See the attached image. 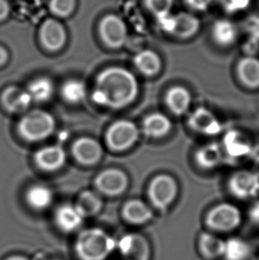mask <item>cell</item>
Here are the masks:
<instances>
[{
	"mask_svg": "<svg viewBox=\"0 0 259 260\" xmlns=\"http://www.w3.org/2000/svg\"><path fill=\"white\" fill-rule=\"evenodd\" d=\"M36 162L43 170L54 171L63 166L66 154L58 146H51L40 149L35 155Z\"/></svg>",
	"mask_w": 259,
	"mask_h": 260,
	"instance_id": "obj_12",
	"label": "cell"
},
{
	"mask_svg": "<svg viewBox=\"0 0 259 260\" xmlns=\"http://www.w3.org/2000/svg\"><path fill=\"white\" fill-rule=\"evenodd\" d=\"M242 220L241 211L230 204H221L212 209L207 216V224L210 229L228 232L236 229Z\"/></svg>",
	"mask_w": 259,
	"mask_h": 260,
	"instance_id": "obj_4",
	"label": "cell"
},
{
	"mask_svg": "<svg viewBox=\"0 0 259 260\" xmlns=\"http://www.w3.org/2000/svg\"><path fill=\"white\" fill-rule=\"evenodd\" d=\"M248 29L253 38L259 39V17H253L249 20Z\"/></svg>",
	"mask_w": 259,
	"mask_h": 260,
	"instance_id": "obj_35",
	"label": "cell"
},
{
	"mask_svg": "<svg viewBox=\"0 0 259 260\" xmlns=\"http://www.w3.org/2000/svg\"><path fill=\"white\" fill-rule=\"evenodd\" d=\"M52 200L53 193L51 190L42 185L31 186L27 192V201L28 204L37 210H42L49 206Z\"/></svg>",
	"mask_w": 259,
	"mask_h": 260,
	"instance_id": "obj_25",
	"label": "cell"
},
{
	"mask_svg": "<svg viewBox=\"0 0 259 260\" xmlns=\"http://www.w3.org/2000/svg\"><path fill=\"white\" fill-rule=\"evenodd\" d=\"M238 74L241 81L250 88L259 86V60L253 57L242 59L238 65Z\"/></svg>",
	"mask_w": 259,
	"mask_h": 260,
	"instance_id": "obj_20",
	"label": "cell"
},
{
	"mask_svg": "<svg viewBox=\"0 0 259 260\" xmlns=\"http://www.w3.org/2000/svg\"><path fill=\"white\" fill-rule=\"evenodd\" d=\"M2 102L11 112H21L30 105L32 99L28 91L12 86L4 91Z\"/></svg>",
	"mask_w": 259,
	"mask_h": 260,
	"instance_id": "obj_16",
	"label": "cell"
},
{
	"mask_svg": "<svg viewBox=\"0 0 259 260\" xmlns=\"http://www.w3.org/2000/svg\"><path fill=\"white\" fill-rule=\"evenodd\" d=\"M100 30L106 44L114 48L123 46L126 40V26L116 15H109L104 18L100 26Z\"/></svg>",
	"mask_w": 259,
	"mask_h": 260,
	"instance_id": "obj_7",
	"label": "cell"
},
{
	"mask_svg": "<svg viewBox=\"0 0 259 260\" xmlns=\"http://www.w3.org/2000/svg\"><path fill=\"white\" fill-rule=\"evenodd\" d=\"M75 6V0H52L51 10L59 16H67L71 13Z\"/></svg>",
	"mask_w": 259,
	"mask_h": 260,
	"instance_id": "obj_32",
	"label": "cell"
},
{
	"mask_svg": "<svg viewBox=\"0 0 259 260\" xmlns=\"http://www.w3.org/2000/svg\"><path fill=\"white\" fill-rule=\"evenodd\" d=\"M40 38L47 49L56 51L63 46L66 34L63 27L58 21L48 20L42 25Z\"/></svg>",
	"mask_w": 259,
	"mask_h": 260,
	"instance_id": "obj_11",
	"label": "cell"
},
{
	"mask_svg": "<svg viewBox=\"0 0 259 260\" xmlns=\"http://www.w3.org/2000/svg\"><path fill=\"white\" fill-rule=\"evenodd\" d=\"M139 138V130L136 125L126 120H121L114 123L107 134V141L109 147L122 151L132 147Z\"/></svg>",
	"mask_w": 259,
	"mask_h": 260,
	"instance_id": "obj_5",
	"label": "cell"
},
{
	"mask_svg": "<svg viewBox=\"0 0 259 260\" xmlns=\"http://www.w3.org/2000/svg\"><path fill=\"white\" fill-rule=\"evenodd\" d=\"M219 3L223 6L224 10L231 13V14H236L239 12L246 10L249 8L252 0H217Z\"/></svg>",
	"mask_w": 259,
	"mask_h": 260,
	"instance_id": "obj_33",
	"label": "cell"
},
{
	"mask_svg": "<svg viewBox=\"0 0 259 260\" xmlns=\"http://www.w3.org/2000/svg\"><path fill=\"white\" fill-rule=\"evenodd\" d=\"M138 92V81L130 71L123 68H109L99 75L92 100L99 105L121 109L132 103Z\"/></svg>",
	"mask_w": 259,
	"mask_h": 260,
	"instance_id": "obj_1",
	"label": "cell"
},
{
	"mask_svg": "<svg viewBox=\"0 0 259 260\" xmlns=\"http://www.w3.org/2000/svg\"><path fill=\"white\" fill-rule=\"evenodd\" d=\"M174 0H146L147 8L158 17L170 14L173 7Z\"/></svg>",
	"mask_w": 259,
	"mask_h": 260,
	"instance_id": "obj_31",
	"label": "cell"
},
{
	"mask_svg": "<svg viewBox=\"0 0 259 260\" xmlns=\"http://www.w3.org/2000/svg\"><path fill=\"white\" fill-rule=\"evenodd\" d=\"M27 91L30 95L32 102H47L53 93V83L48 78H38L28 85Z\"/></svg>",
	"mask_w": 259,
	"mask_h": 260,
	"instance_id": "obj_26",
	"label": "cell"
},
{
	"mask_svg": "<svg viewBox=\"0 0 259 260\" xmlns=\"http://www.w3.org/2000/svg\"><path fill=\"white\" fill-rule=\"evenodd\" d=\"M74 155L84 165H92L102 155V148L97 141L89 138L80 139L74 144Z\"/></svg>",
	"mask_w": 259,
	"mask_h": 260,
	"instance_id": "obj_13",
	"label": "cell"
},
{
	"mask_svg": "<svg viewBox=\"0 0 259 260\" xmlns=\"http://www.w3.org/2000/svg\"><path fill=\"white\" fill-rule=\"evenodd\" d=\"M189 125L193 130L207 134H217L220 131V125L212 113L208 109H198L191 115Z\"/></svg>",
	"mask_w": 259,
	"mask_h": 260,
	"instance_id": "obj_14",
	"label": "cell"
},
{
	"mask_svg": "<svg viewBox=\"0 0 259 260\" xmlns=\"http://www.w3.org/2000/svg\"><path fill=\"white\" fill-rule=\"evenodd\" d=\"M123 216L126 220L133 224H144L150 220L153 213L143 202L133 200L125 204L123 208Z\"/></svg>",
	"mask_w": 259,
	"mask_h": 260,
	"instance_id": "obj_22",
	"label": "cell"
},
{
	"mask_svg": "<svg viewBox=\"0 0 259 260\" xmlns=\"http://www.w3.org/2000/svg\"><path fill=\"white\" fill-rule=\"evenodd\" d=\"M249 247L242 240L231 239L225 243L224 254L228 260H244L249 255Z\"/></svg>",
	"mask_w": 259,
	"mask_h": 260,
	"instance_id": "obj_30",
	"label": "cell"
},
{
	"mask_svg": "<svg viewBox=\"0 0 259 260\" xmlns=\"http://www.w3.org/2000/svg\"><path fill=\"white\" fill-rule=\"evenodd\" d=\"M84 215L77 206L66 204L58 209L56 222L60 229L65 232H71L80 226Z\"/></svg>",
	"mask_w": 259,
	"mask_h": 260,
	"instance_id": "obj_15",
	"label": "cell"
},
{
	"mask_svg": "<svg viewBox=\"0 0 259 260\" xmlns=\"http://www.w3.org/2000/svg\"><path fill=\"white\" fill-rule=\"evenodd\" d=\"M200 249L208 258H216L224 255L225 243L210 234H203L200 237Z\"/></svg>",
	"mask_w": 259,
	"mask_h": 260,
	"instance_id": "obj_24",
	"label": "cell"
},
{
	"mask_svg": "<svg viewBox=\"0 0 259 260\" xmlns=\"http://www.w3.org/2000/svg\"><path fill=\"white\" fill-rule=\"evenodd\" d=\"M120 250L126 260H148L150 255L147 239L140 235H129L120 242Z\"/></svg>",
	"mask_w": 259,
	"mask_h": 260,
	"instance_id": "obj_9",
	"label": "cell"
},
{
	"mask_svg": "<svg viewBox=\"0 0 259 260\" xmlns=\"http://www.w3.org/2000/svg\"><path fill=\"white\" fill-rule=\"evenodd\" d=\"M177 191V183L172 177L160 175L152 180L148 196L155 207L165 210L175 199Z\"/></svg>",
	"mask_w": 259,
	"mask_h": 260,
	"instance_id": "obj_6",
	"label": "cell"
},
{
	"mask_svg": "<svg viewBox=\"0 0 259 260\" xmlns=\"http://www.w3.org/2000/svg\"><path fill=\"white\" fill-rule=\"evenodd\" d=\"M99 189L109 196L123 193L127 186V177L119 170H108L101 173L96 179Z\"/></svg>",
	"mask_w": 259,
	"mask_h": 260,
	"instance_id": "obj_10",
	"label": "cell"
},
{
	"mask_svg": "<svg viewBox=\"0 0 259 260\" xmlns=\"http://www.w3.org/2000/svg\"><path fill=\"white\" fill-rule=\"evenodd\" d=\"M9 12V6L6 0H0V20L7 17Z\"/></svg>",
	"mask_w": 259,
	"mask_h": 260,
	"instance_id": "obj_36",
	"label": "cell"
},
{
	"mask_svg": "<svg viewBox=\"0 0 259 260\" xmlns=\"http://www.w3.org/2000/svg\"><path fill=\"white\" fill-rule=\"evenodd\" d=\"M190 7L197 11H204L209 8L212 0H186Z\"/></svg>",
	"mask_w": 259,
	"mask_h": 260,
	"instance_id": "obj_34",
	"label": "cell"
},
{
	"mask_svg": "<svg viewBox=\"0 0 259 260\" xmlns=\"http://www.w3.org/2000/svg\"><path fill=\"white\" fill-rule=\"evenodd\" d=\"M77 207L80 209L84 216L94 215L102 207V201L92 192L86 191L80 196Z\"/></svg>",
	"mask_w": 259,
	"mask_h": 260,
	"instance_id": "obj_29",
	"label": "cell"
},
{
	"mask_svg": "<svg viewBox=\"0 0 259 260\" xmlns=\"http://www.w3.org/2000/svg\"><path fill=\"white\" fill-rule=\"evenodd\" d=\"M61 95L66 102L72 104L79 103L85 98V85L78 80L67 81L61 89Z\"/></svg>",
	"mask_w": 259,
	"mask_h": 260,
	"instance_id": "obj_28",
	"label": "cell"
},
{
	"mask_svg": "<svg viewBox=\"0 0 259 260\" xmlns=\"http://www.w3.org/2000/svg\"><path fill=\"white\" fill-rule=\"evenodd\" d=\"M212 34L217 44L221 46H230L236 39L237 29L232 21L223 19L214 23Z\"/></svg>",
	"mask_w": 259,
	"mask_h": 260,
	"instance_id": "obj_23",
	"label": "cell"
},
{
	"mask_svg": "<svg viewBox=\"0 0 259 260\" xmlns=\"http://www.w3.org/2000/svg\"><path fill=\"white\" fill-rule=\"evenodd\" d=\"M200 27L199 20L193 15L186 13L174 15V24L171 34L178 38L186 39L195 35Z\"/></svg>",
	"mask_w": 259,
	"mask_h": 260,
	"instance_id": "obj_18",
	"label": "cell"
},
{
	"mask_svg": "<svg viewBox=\"0 0 259 260\" xmlns=\"http://www.w3.org/2000/svg\"><path fill=\"white\" fill-rule=\"evenodd\" d=\"M7 59V53L3 47L0 46V66L6 62Z\"/></svg>",
	"mask_w": 259,
	"mask_h": 260,
	"instance_id": "obj_37",
	"label": "cell"
},
{
	"mask_svg": "<svg viewBox=\"0 0 259 260\" xmlns=\"http://www.w3.org/2000/svg\"><path fill=\"white\" fill-rule=\"evenodd\" d=\"M171 128L172 123L164 114L154 113L144 120V133L149 137H164L171 131Z\"/></svg>",
	"mask_w": 259,
	"mask_h": 260,
	"instance_id": "obj_17",
	"label": "cell"
},
{
	"mask_svg": "<svg viewBox=\"0 0 259 260\" xmlns=\"http://www.w3.org/2000/svg\"><path fill=\"white\" fill-rule=\"evenodd\" d=\"M7 260H29L28 258H26V257H13L9 258V259Z\"/></svg>",
	"mask_w": 259,
	"mask_h": 260,
	"instance_id": "obj_38",
	"label": "cell"
},
{
	"mask_svg": "<svg viewBox=\"0 0 259 260\" xmlns=\"http://www.w3.org/2000/svg\"><path fill=\"white\" fill-rule=\"evenodd\" d=\"M222 158L221 150L217 144H209L199 149L196 154V161L200 166L206 169L217 166Z\"/></svg>",
	"mask_w": 259,
	"mask_h": 260,
	"instance_id": "obj_27",
	"label": "cell"
},
{
	"mask_svg": "<svg viewBox=\"0 0 259 260\" xmlns=\"http://www.w3.org/2000/svg\"><path fill=\"white\" fill-rule=\"evenodd\" d=\"M115 246L113 240L101 229H90L81 234L77 252L83 260H103Z\"/></svg>",
	"mask_w": 259,
	"mask_h": 260,
	"instance_id": "obj_2",
	"label": "cell"
},
{
	"mask_svg": "<svg viewBox=\"0 0 259 260\" xmlns=\"http://www.w3.org/2000/svg\"><path fill=\"white\" fill-rule=\"evenodd\" d=\"M232 193L239 198H250L259 193V176L256 173L242 171L235 173L229 182Z\"/></svg>",
	"mask_w": 259,
	"mask_h": 260,
	"instance_id": "obj_8",
	"label": "cell"
},
{
	"mask_svg": "<svg viewBox=\"0 0 259 260\" xmlns=\"http://www.w3.org/2000/svg\"><path fill=\"white\" fill-rule=\"evenodd\" d=\"M166 102L172 112L178 116L183 115L187 111L191 103L189 91L181 86L172 88L166 95Z\"/></svg>",
	"mask_w": 259,
	"mask_h": 260,
	"instance_id": "obj_19",
	"label": "cell"
},
{
	"mask_svg": "<svg viewBox=\"0 0 259 260\" xmlns=\"http://www.w3.org/2000/svg\"><path fill=\"white\" fill-rule=\"evenodd\" d=\"M54 125V119L49 113L36 110L22 117L18 131L25 140L38 141L48 137L53 133Z\"/></svg>",
	"mask_w": 259,
	"mask_h": 260,
	"instance_id": "obj_3",
	"label": "cell"
},
{
	"mask_svg": "<svg viewBox=\"0 0 259 260\" xmlns=\"http://www.w3.org/2000/svg\"><path fill=\"white\" fill-rule=\"evenodd\" d=\"M134 63L137 69L146 76L157 74L161 68L160 57L150 50H146L138 53L134 58Z\"/></svg>",
	"mask_w": 259,
	"mask_h": 260,
	"instance_id": "obj_21",
	"label": "cell"
}]
</instances>
